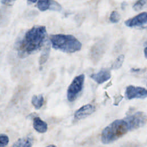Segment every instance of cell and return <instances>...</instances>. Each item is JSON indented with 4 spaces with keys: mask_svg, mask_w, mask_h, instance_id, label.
Masks as SVG:
<instances>
[{
    "mask_svg": "<svg viewBox=\"0 0 147 147\" xmlns=\"http://www.w3.org/2000/svg\"><path fill=\"white\" fill-rule=\"evenodd\" d=\"M47 37V30L44 26H34L28 30L18 46V55L25 58L40 51Z\"/></svg>",
    "mask_w": 147,
    "mask_h": 147,
    "instance_id": "1",
    "label": "cell"
},
{
    "mask_svg": "<svg viewBox=\"0 0 147 147\" xmlns=\"http://www.w3.org/2000/svg\"><path fill=\"white\" fill-rule=\"evenodd\" d=\"M52 47L57 50H60L67 53H72L80 51L82 43L71 34H57L50 36Z\"/></svg>",
    "mask_w": 147,
    "mask_h": 147,
    "instance_id": "2",
    "label": "cell"
},
{
    "mask_svg": "<svg viewBox=\"0 0 147 147\" xmlns=\"http://www.w3.org/2000/svg\"><path fill=\"white\" fill-rule=\"evenodd\" d=\"M128 131L129 126L125 119L115 120L103 130L101 141L104 144L112 143L123 137Z\"/></svg>",
    "mask_w": 147,
    "mask_h": 147,
    "instance_id": "3",
    "label": "cell"
},
{
    "mask_svg": "<svg viewBox=\"0 0 147 147\" xmlns=\"http://www.w3.org/2000/svg\"><path fill=\"white\" fill-rule=\"evenodd\" d=\"M85 76L80 74L76 76L67 89V99L69 102H74L82 91L84 86Z\"/></svg>",
    "mask_w": 147,
    "mask_h": 147,
    "instance_id": "4",
    "label": "cell"
},
{
    "mask_svg": "<svg viewBox=\"0 0 147 147\" xmlns=\"http://www.w3.org/2000/svg\"><path fill=\"white\" fill-rule=\"evenodd\" d=\"M124 119L127 123L129 131H131L143 126L147 121V116L144 112L138 111Z\"/></svg>",
    "mask_w": 147,
    "mask_h": 147,
    "instance_id": "5",
    "label": "cell"
},
{
    "mask_svg": "<svg viewBox=\"0 0 147 147\" xmlns=\"http://www.w3.org/2000/svg\"><path fill=\"white\" fill-rule=\"evenodd\" d=\"M126 26L141 29L147 28V12H142L135 17L125 21Z\"/></svg>",
    "mask_w": 147,
    "mask_h": 147,
    "instance_id": "6",
    "label": "cell"
},
{
    "mask_svg": "<svg viewBox=\"0 0 147 147\" xmlns=\"http://www.w3.org/2000/svg\"><path fill=\"white\" fill-rule=\"evenodd\" d=\"M125 97L127 99L145 98L147 97V90L141 87L129 86L126 88Z\"/></svg>",
    "mask_w": 147,
    "mask_h": 147,
    "instance_id": "7",
    "label": "cell"
},
{
    "mask_svg": "<svg viewBox=\"0 0 147 147\" xmlns=\"http://www.w3.org/2000/svg\"><path fill=\"white\" fill-rule=\"evenodd\" d=\"M95 107L91 105L87 104L83 106L79 109L74 114V119L76 120L82 119L90 115L95 111Z\"/></svg>",
    "mask_w": 147,
    "mask_h": 147,
    "instance_id": "8",
    "label": "cell"
},
{
    "mask_svg": "<svg viewBox=\"0 0 147 147\" xmlns=\"http://www.w3.org/2000/svg\"><path fill=\"white\" fill-rule=\"evenodd\" d=\"M91 78L97 83L102 84L110 79L111 74L109 70L107 69H102L98 72L92 74Z\"/></svg>",
    "mask_w": 147,
    "mask_h": 147,
    "instance_id": "9",
    "label": "cell"
},
{
    "mask_svg": "<svg viewBox=\"0 0 147 147\" xmlns=\"http://www.w3.org/2000/svg\"><path fill=\"white\" fill-rule=\"evenodd\" d=\"M33 126L35 130L40 133H45L48 129L47 123L38 117L33 119Z\"/></svg>",
    "mask_w": 147,
    "mask_h": 147,
    "instance_id": "10",
    "label": "cell"
},
{
    "mask_svg": "<svg viewBox=\"0 0 147 147\" xmlns=\"http://www.w3.org/2000/svg\"><path fill=\"white\" fill-rule=\"evenodd\" d=\"M32 139L30 137H25L19 139L13 144V146L29 147L32 146Z\"/></svg>",
    "mask_w": 147,
    "mask_h": 147,
    "instance_id": "11",
    "label": "cell"
},
{
    "mask_svg": "<svg viewBox=\"0 0 147 147\" xmlns=\"http://www.w3.org/2000/svg\"><path fill=\"white\" fill-rule=\"evenodd\" d=\"M32 103L36 109H40L44 104V96L42 94L33 95L32 98Z\"/></svg>",
    "mask_w": 147,
    "mask_h": 147,
    "instance_id": "12",
    "label": "cell"
},
{
    "mask_svg": "<svg viewBox=\"0 0 147 147\" xmlns=\"http://www.w3.org/2000/svg\"><path fill=\"white\" fill-rule=\"evenodd\" d=\"M50 3L51 0H39L37 2V6L40 11H44L49 9Z\"/></svg>",
    "mask_w": 147,
    "mask_h": 147,
    "instance_id": "13",
    "label": "cell"
},
{
    "mask_svg": "<svg viewBox=\"0 0 147 147\" xmlns=\"http://www.w3.org/2000/svg\"><path fill=\"white\" fill-rule=\"evenodd\" d=\"M125 56L123 55H119L114 61V62L113 63L111 68L113 69H119L122 65L124 61Z\"/></svg>",
    "mask_w": 147,
    "mask_h": 147,
    "instance_id": "14",
    "label": "cell"
},
{
    "mask_svg": "<svg viewBox=\"0 0 147 147\" xmlns=\"http://www.w3.org/2000/svg\"><path fill=\"white\" fill-rule=\"evenodd\" d=\"M147 0H138L137 1L134 5L133 6V8L136 11H139L141 10L143 7L145 5L146 3Z\"/></svg>",
    "mask_w": 147,
    "mask_h": 147,
    "instance_id": "15",
    "label": "cell"
},
{
    "mask_svg": "<svg viewBox=\"0 0 147 147\" xmlns=\"http://www.w3.org/2000/svg\"><path fill=\"white\" fill-rule=\"evenodd\" d=\"M49 52H50V48H49V47H48L44 50L43 53L41 54V56L40 57V65H42V63H44L47 61L49 56Z\"/></svg>",
    "mask_w": 147,
    "mask_h": 147,
    "instance_id": "16",
    "label": "cell"
},
{
    "mask_svg": "<svg viewBox=\"0 0 147 147\" xmlns=\"http://www.w3.org/2000/svg\"><path fill=\"white\" fill-rule=\"evenodd\" d=\"M120 20V16L117 11H113L110 16V21L112 23H117Z\"/></svg>",
    "mask_w": 147,
    "mask_h": 147,
    "instance_id": "17",
    "label": "cell"
},
{
    "mask_svg": "<svg viewBox=\"0 0 147 147\" xmlns=\"http://www.w3.org/2000/svg\"><path fill=\"white\" fill-rule=\"evenodd\" d=\"M51 10H54V11H60L61 9V5L57 2L56 1L54 0H51V3H50V7L49 9Z\"/></svg>",
    "mask_w": 147,
    "mask_h": 147,
    "instance_id": "18",
    "label": "cell"
},
{
    "mask_svg": "<svg viewBox=\"0 0 147 147\" xmlns=\"http://www.w3.org/2000/svg\"><path fill=\"white\" fill-rule=\"evenodd\" d=\"M9 141V137L5 134H0V147H3L6 146Z\"/></svg>",
    "mask_w": 147,
    "mask_h": 147,
    "instance_id": "19",
    "label": "cell"
},
{
    "mask_svg": "<svg viewBox=\"0 0 147 147\" xmlns=\"http://www.w3.org/2000/svg\"><path fill=\"white\" fill-rule=\"evenodd\" d=\"M16 1V0H1V2H2V3H3L4 5L11 6L14 3V2Z\"/></svg>",
    "mask_w": 147,
    "mask_h": 147,
    "instance_id": "20",
    "label": "cell"
},
{
    "mask_svg": "<svg viewBox=\"0 0 147 147\" xmlns=\"http://www.w3.org/2000/svg\"><path fill=\"white\" fill-rule=\"evenodd\" d=\"M144 55H145V57H146V59H147V46L144 49Z\"/></svg>",
    "mask_w": 147,
    "mask_h": 147,
    "instance_id": "21",
    "label": "cell"
},
{
    "mask_svg": "<svg viewBox=\"0 0 147 147\" xmlns=\"http://www.w3.org/2000/svg\"><path fill=\"white\" fill-rule=\"evenodd\" d=\"M28 1L31 3H35L37 1V0H28Z\"/></svg>",
    "mask_w": 147,
    "mask_h": 147,
    "instance_id": "22",
    "label": "cell"
},
{
    "mask_svg": "<svg viewBox=\"0 0 147 147\" xmlns=\"http://www.w3.org/2000/svg\"><path fill=\"white\" fill-rule=\"evenodd\" d=\"M145 45L146 46H147V40L146 41V42H145Z\"/></svg>",
    "mask_w": 147,
    "mask_h": 147,
    "instance_id": "23",
    "label": "cell"
}]
</instances>
